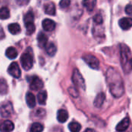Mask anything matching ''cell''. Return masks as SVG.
I'll list each match as a JSON object with an SVG mask.
<instances>
[{
  "instance_id": "obj_26",
  "label": "cell",
  "mask_w": 132,
  "mask_h": 132,
  "mask_svg": "<svg viewBox=\"0 0 132 132\" xmlns=\"http://www.w3.org/2000/svg\"><path fill=\"white\" fill-rule=\"evenodd\" d=\"M83 5H84V7L88 10V11H92L96 5V2L95 1H84L83 2Z\"/></svg>"
},
{
  "instance_id": "obj_30",
  "label": "cell",
  "mask_w": 132,
  "mask_h": 132,
  "mask_svg": "<svg viewBox=\"0 0 132 132\" xmlns=\"http://www.w3.org/2000/svg\"><path fill=\"white\" fill-rule=\"evenodd\" d=\"M94 21L96 23H97V24H101V23H102V22H103L102 16H101V15H97L96 16H94Z\"/></svg>"
},
{
  "instance_id": "obj_22",
  "label": "cell",
  "mask_w": 132,
  "mask_h": 132,
  "mask_svg": "<svg viewBox=\"0 0 132 132\" xmlns=\"http://www.w3.org/2000/svg\"><path fill=\"white\" fill-rule=\"evenodd\" d=\"M9 16H10V12L7 7L4 6V7L0 8V19H9Z\"/></svg>"
},
{
  "instance_id": "obj_7",
  "label": "cell",
  "mask_w": 132,
  "mask_h": 132,
  "mask_svg": "<svg viewBox=\"0 0 132 132\" xmlns=\"http://www.w3.org/2000/svg\"><path fill=\"white\" fill-rule=\"evenodd\" d=\"M8 73L11 76H12L13 77H15L16 79H18L21 77V70H20V68L16 62H13L9 65V67L8 68Z\"/></svg>"
},
{
  "instance_id": "obj_33",
  "label": "cell",
  "mask_w": 132,
  "mask_h": 132,
  "mask_svg": "<svg viewBox=\"0 0 132 132\" xmlns=\"http://www.w3.org/2000/svg\"><path fill=\"white\" fill-rule=\"evenodd\" d=\"M129 63H130V65H131V67L132 69V58L130 60V62H129Z\"/></svg>"
},
{
  "instance_id": "obj_16",
  "label": "cell",
  "mask_w": 132,
  "mask_h": 132,
  "mask_svg": "<svg viewBox=\"0 0 132 132\" xmlns=\"http://www.w3.org/2000/svg\"><path fill=\"white\" fill-rule=\"evenodd\" d=\"M45 12L50 15H54L56 14V6L53 2H49L45 5Z\"/></svg>"
},
{
  "instance_id": "obj_21",
  "label": "cell",
  "mask_w": 132,
  "mask_h": 132,
  "mask_svg": "<svg viewBox=\"0 0 132 132\" xmlns=\"http://www.w3.org/2000/svg\"><path fill=\"white\" fill-rule=\"evenodd\" d=\"M37 99H38V102H39V104H41V105L46 104V99H47V94H46V91L44 90V91L39 92V93L38 94Z\"/></svg>"
},
{
  "instance_id": "obj_28",
  "label": "cell",
  "mask_w": 132,
  "mask_h": 132,
  "mask_svg": "<svg viewBox=\"0 0 132 132\" xmlns=\"http://www.w3.org/2000/svg\"><path fill=\"white\" fill-rule=\"evenodd\" d=\"M25 26H26L27 35H31L35 32L36 27H35L34 23H28V24H25Z\"/></svg>"
},
{
  "instance_id": "obj_5",
  "label": "cell",
  "mask_w": 132,
  "mask_h": 132,
  "mask_svg": "<svg viewBox=\"0 0 132 132\" xmlns=\"http://www.w3.org/2000/svg\"><path fill=\"white\" fill-rule=\"evenodd\" d=\"M83 60L86 62V63L92 69L94 70H97L99 69L100 67V63L99 60L97 57H95L93 55H90V54H87L84 55L83 56Z\"/></svg>"
},
{
  "instance_id": "obj_32",
  "label": "cell",
  "mask_w": 132,
  "mask_h": 132,
  "mask_svg": "<svg viewBox=\"0 0 132 132\" xmlns=\"http://www.w3.org/2000/svg\"><path fill=\"white\" fill-rule=\"evenodd\" d=\"M84 132H96L94 130H93V129H91V128H87L86 131Z\"/></svg>"
},
{
  "instance_id": "obj_1",
  "label": "cell",
  "mask_w": 132,
  "mask_h": 132,
  "mask_svg": "<svg viewBox=\"0 0 132 132\" xmlns=\"http://www.w3.org/2000/svg\"><path fill=\"white\" fill-rule=\"evenodd\" d=\"M107 80L111 94L115 97H120L125 92L124 83L119 73L111 67L107 72Z\"/></svg>"
},
{
  "instance_id": "obj_4",
  "label": "cell",
  "mask_w": 132,
  "mask_h": 132,
  "mask_svg": "<svg viewBox=\"0 0 132 132\" xmlns=\"http://www.w3.org/2000/svg\"><path fill=\"white\" fill-rule=\"evenodd\" d=\"M121 47V64L122 67L124 68V70H125L126 69V66H127V63H128V60H129V56H130V50L129 48L124 44H121L120 46Z\"/></svg>"
},
{
  "instance_id": "obj_25",
  "label": "cell",
  "mask_w": 132,
  "mask_h": 132,
  "mask_svg": "<svg viewBox=\"0 0 132 132\" xmlns=\"http://www.w3.org/2000/svg\"><path fill=\"white\" fill-rule=\"evenodd\" d=\"M43 126L40 123H33L30 128V132H42Z\"/></svg>"
},
{
  "instance_id": "obj_20",
  "label": "cell",
  "mask_w": 132,
  "mask_h": 132,
  "mask_svg": "<svg viewBox=\"0 0 132 132\" xmlns=\"http://www.w3.org/2000/svg\"><path fill=\"white\" fill-rule=\"evenodd\" d=\"M5 55L9 59H15L18 56V52L14 47H9L5 51Z\"/></svg>"
},
{
  "instance_id": "obj_2",
  "label": "cell",
  "mask_w": 132,
  "mask_h": 132,
  "mask_svg": "<svg viewBox=\"0 0 132 132\" xmlns=\"http://www.w3.org/2000/svg\"><path fill=\"white\" fill-rule=\"evenodd\" d=\"M32 53V49L29 47L27 49L26 52L24 53L22 56H21V64L22 68L25 70H29L32 67L33 65V56L31 53Z\"/></svg>"
},
{
  "instance_id": "obj_13",
  "label": "cell",
  "mask_w": 132,
  "mask_h": 132,
  "mask_svg": "<svg viewBox=\"0 0 132 132\" xmlns=\"http://www.w3.org/2000/svg\"><path fill=\"white\" fill-rule=\"evenodd\" d=\"M37 40H38V45L40 48H43L46 46L47 42H48V37L47 36L43 33V32H39L38 36H37Z\"/></svg>"
},
{
  "instance_id": "obj_27",
  "label": "cell",
  "mask_w": 132,
  "mask_h": 132,
  "mask_svg": "<svg viewBox=\"0 0 132 132\" xmlns=\"http://www.w3.org/2000/svg\"><path fill=\"white\" fill-rule=\"evenodd\" d=\"M7 84L4 79H0V94H5L7 92Z\"/></svg>"
},
{
  "instance_id": "obj_6",
  "label": "cell",
  "mask_w": 132,
  "mask_h": 132,
  "mask_svg": "<svg viewBox=\"0 0 132 132\" xmlns=\"http://www.w3.org/2000/svg\"><path fill=\"white\" fill-rule=\"evenodd\" d=\"M12 111H13L12 105L9 101H6V102L2 103L1 107H0V114L4 118L9 117L12 114Z\"/></svg>"
},
{
  "instance_id": "obj_18",
  "label": "cell",
  "mask_w": 132,
  "mask_h": 132,
  "mask_svg": "<svg viewBox=\"0 0 132 132\" xmlns=\"http://www.w3.org/2000/svg\"><path fill=\"white\" fill-rule=\"evenodd\" d=\"M45 47H46V53L49 56H53L56 54V47L54 45V43H47Z\"/></svg>"
},
{
  "instance_id": "obj_29",
  "label": "cell",
  "mask_w": 132,
  "mask_h": 132,
  "mask_svg": "<svg viewBox=\"0 0 132 132\" xmlns=\"http://www.w3.org/2000/svg\"><path fill=\"white\" fill-rule=\"evenodd\" d=\"M70 4V1L69 0H63L60 2V6L61 9H66L67 8Z\"/></svg>"
},
{
  "instance_id": "obj_14",
  "label": "cell",
  "mask_w": 132,
  "mask_h": 132,
  "mask_svg": "<svg viewBox=\"0 0 132 132\" xmlns=\"http://www.w3.org/2000/svg\"><path fill=\"white\" fill-rule=\"evenodd\" d=\"M105 98H106V96H105L104 93L102 92V93L98 94L97 95L95 100H94V106L96 108H101L103 105V104H104V102L105 101Z\"/></svg>"
},
{
  "instance_id": "obj_15",
  "label": "cell",
  "mask_w": 132,
  "mask_h": 132,
  "mask_svg": "<svg viewBox=\"0 0 132 132\" xmlns=\"http://www.w3.org/2000/svg\"><path fill=\"white\" fill-rule=\"evenodd\" d=\"M69 117V114L67 113V111L63 110V109H60L58 111L57 113V120L59 121V122L60 123H64L67 121Z\"/></svg>"
},
{
  "instance_id": "obj_23",
  "label": "cell",
  "mask_w": 132,
  "mask_h": 132,
  "mask_svg": "<svg viewBox=\"0 0 132 132\" xmlns=\"http://www.w3.org/2000/svg\"><path fill=\"white\" fill-rule=\"evenodd\" d=\"M68 128L71 132H80L81 129V125L78 122L72 121L69 124Z\"/></svg>"
},
{
  "instance_id": "obj_31",
  "label": "cell",
  "mask_w": 132,
  "mask_h": 132,
  "mask_svg": "<svg viewBox=\"0 0 132 132\" xmlns=\"http://www.w3.org/2000/svg\"><path fill=\"white\" fill-rule=\"evenodd\" d=\"M125 12L129 15H132V5H128L125 8Z\"/></svg>"
},
{
  "instance_id": "obj_11",
  "label": "cell",
  "mask_w": 132,
  "mask_h": 132,
  "mask_svg": "<svg viewBox=\"0 0 132 132\" xmlns=\"http://www.w3.org/2000/svg\"><path fill=\"white\" fill-rule=\"evenodd\" d=\"M14 129V124L9 120L3 121L0 125V132H12Z\"/></svg>"
},
{
  "instance_id": "obj_10",
  "label": "cell",
  "mask_w": 132,
  "mask_h": 132,
  "mask_svg": "<svg viewBox=\"0 0 132 132\" xmlns=\"http://www.w3.org/2000/svg\"><path fill=\"white\" fill-rule=\"evenodd\" d=\"M130 123H131V121H130L129 118L126 117V118H124V119L117 125L116 130L118 132L125 131L128 128V127H129V125H130Z\"/></svg>"
},
{
  "instance_id": "obj_17",
  "label": "cell",
  "mask_w": 132,
  "mask_h": 132,
  "mask_svg": "<svg viewBox=\"0 0 132 132\" xmlns=\"http://www.w3.org/2000/svg\"><path fill=\"white\" fill-rule=\"evenodd\" d=\"M26 104L28 105L29 108H34L36 106V98L35 96L33 95V94L32 93H27L26 96Z\"/></svg>"
},
{
  "instance_id": "obj_9",
  "label": "cell",
  "mask_w": 132,
  "mask_h": 132,
  "mask_svg": "<svg viewBox=\"0 0 132 132\" xmlns=\"http://www.w3.org/2000/svg\"><path fill=\"white\" fill-rule=\"evenodd\" d=\"M43 28L46 32H52L56 28V23L53 20L50 19H46L42 22Z\"/></svg>"
},
{
  "instance_id": "obj_24",
  "label": "cell",
  "mask_w": 132,
  "mask_h": 132,
  "mask_svg": "<svg viewBox=\"0 0 132 132\" xmlns=\"http://www.w3.org/2000/svg\"><path fill=\"white\" fill-rule=\"evenodd\" d=\"M24 22L25 24L28 23H34V14L32 12H28L24 16Z\"/></svg>"
},
{
  "instance_id": "obj_19",
  "label": "cell",
  "mask_w": 132,
  "mask_h": 132,
  "mask_svg": "<svg viewBox=\"0 0 132 132\" xmlns=\"http://www.w3.org/2000/svg\"><path fill=\"white\" fill-rule=\"evenodd\" d=\"M8 29H9V32L12 33V35H16V34L19 33L20 31H21L20 26L18 23H12V24H9Z\"/></svg>"
},
{
  "instance_id": "obj_12",
  "label": "cell",
  "mask_w": 132,
  "mask_h": 132,
  "mask_svg": "<svg viewBox=\"0 0 132 132\" xmlns=\"http://www.w3.org/2000/svg\"><path fill=\"white\" fill-rule=\"evenodd\" d=\"M119 26L124 30L129 29L131 27H132V18L125 17L121 19V20L119 21Z\"/></svg>"
},
{
  "instance_id": "obj_8",
  "label": "cell",
  "mask_w": 132,
  "mask_h": 132,
  "mask_svg": "<svg viewBox=\"0 0 132 132\" xmlns=\"http://www.w3.org/2000/svg\"><path fill=\"white\" fill-rule=\"evenodd\" d=\"M29 87L32 90H39L43 87V83L39 77L35 76V77H32L31 79V83H30Z\"/></svg>"
},
{
  "instance_id": "obj_3",
  "label": "cell",
  "mask_w": 132,
  "mask_h": 132,
  "mask_svg": "<svg viewBox=\"0 0 132 132\" xmlns=\"http://www.w3.org/2000/svg\"><path fill=\"white\" fill-rule=\"evenodd\" d=\"M72 80L73 83L74 84V85L79 88H81L83 90L85 89V81L84 79L83 78L81 73H80V71L77 69H75L73 72V75H72Z\"/></svg>"
}]
</instances>
